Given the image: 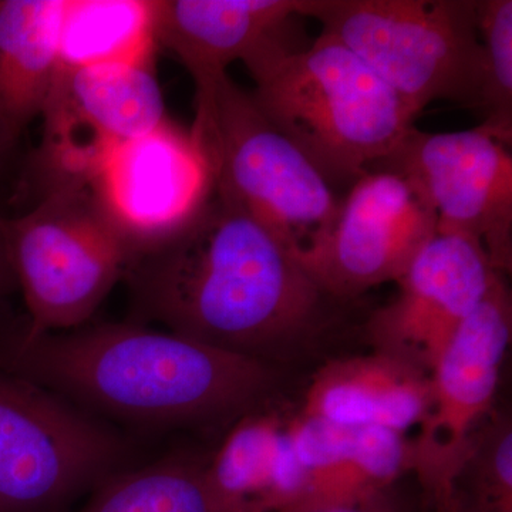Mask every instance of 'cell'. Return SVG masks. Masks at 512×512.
I'll use <instances>...</instances> for the list:
<instances>
[{"label":"cell","mask_w":512,"mask_h":512,"mask_svg":"<svg viewBox=\"0 0 512 512\" xmlns=\"http://www.w3.org/2000/svg\"><path fill=\"white\" fill-rule=\"evenodd\" d=\"M458 512H512V426L491 414L478 429L454 484Z\"/></svg>","instance_id":"obj_21"},{"label":"cell","mask_w":512,"mask_h":512,"mask_svg":"<svg viewBox=\"0 0 512 512\" xmlns=\"http://www.w3.org/2000/svg\"><path fill=\"white\" fill-rule=\"evenodd\" d=\"M123 279L138 318L274 366L315 342L339 303L272 232L214 188L170 238L134 255Z\"/></svg>","instance_id":"obj_1"},{"label":"cell","mask_w":512,"mask_h":512,"mask_svg":"<svg viewBox=\"0 0 512 512\" xmlns=\"http://www.w3.org/2000/svg\"><path fill=\"white\" fill-rule=\"evenodd\" d=\"M301 0H154L156 42L178 57L207 99L228 76L276 46H301L295 28Z\"/></svg>","instance_id":"obj_14"},{"label":"cell","mask_w":512,"mask_h":512,"mask_svg":"<svg viewBox=\"0 0 512 512\" xmlns=\"http://www.w3.org/2000/svg\"><path fill=\"white\" fill-rule=\"evenodd\" d=\"M0 234L29 312L23 342L82 328L133 259L92 185L46 191L28 214L0 218Z\"/></svg>","instance_id":"obj_6"},{"label":"cell","mask_w":512,"mask_h":512,"mask_svg":"<svg viewBox=\"0 0 512 512\" xmlns=\"http://www.w3.org/2000/svg\"><path fill=\"white\" fill-rule=\"evenodd\" d=\"M252 100L323 177L355 183L390 156L416 117L348 47L320 35L306 46H276L244 63Z\"/></svg>","instance_id":"obj_3"},{"label":"cell","mask_w":512,"mask_h":512,"mask_svg":"<svg viewBox=\"0 0 512 512\" xmlns=\"http://www.w3.org/2000/svg\"><path fill=\"white\" fill-rule=\"evenodd\" d=\"M264 406L239 417L205 464L217 512L292 511L308 491L311 473L292 417Z\"/></svg>","instance_id":"obj_15"},{"label":"cell","mask_w":512,"mask_h":512,"mask_svg":"<svg viewBox=\"0 0 512 512\" xmlns=\"http://www.w3.org/2000/svg\"><path fill=\"white\" fill-rule=\"evenodd\" d=\"M15 143L16 141L10 138L8 134L5 133V130L0 127V164H2L3 158L6 157V154L9 153L10 148H12Z\"/></svg>","instance_id":"obj_25"},{"label":"cell","mask_w":512,"mask_h":512,"mask_svg":"<svg viewBox=\"0 0 512 512\" xmlns=\"http://www.w3.org/2000/svg\"><path fill=\"white\" fill-rule=\"evenodd\" d=\"M123 453L113 433L49 389L0 373V512L49 507Z\"/></svg>","instance_id":"obj_8"},{"label":"cell","mask_w":512,"mask_h":512,"mask_svg":"<svg viewBox=\"0 0 512 512\" xmlns=\"http://www.w3.org/2000/svg\"><path fill=\"white\" fill-rule=\"evenodd\" d=\"M299 15L362 59L414 117L439 100L483 109L477 0H301Z\"/></svg>","instance_id":"obj_4"},{"label":"cell","mask_w":512,"mask_h":512,"mask_svg":"<svg viewBox=\"0 0 512 512\" xmlns=\"http://www.w3.org/2000/svg\"><path fill=\"white\" fill-rule=\"evenodd\" d=\"M498 275L476 239L437 232L396 282L393 301L370 313V345L430 375Z\"/></svg>","instance_id":"obj_12"},{"label":"cell","mask_w":512,"mask_h":512,"mask_svg":"<svg viewBox=\"0 0 512 512\" xmlns=\"http://www.w3.org/2000/svg\"><path fill=\"white\" fill-rule=\"evenodd\" d=\"M430 400L429 373L373 350L320 367L301 413L348 429L377 427L407 436L426 417Z\"/></svg>","instance_id":"obj_16"},{"label":"cell","mask_w":512,"mask_h":512,"mask_svg":"<svg viewBox=\"0 0 512 512\" xmlns=\"http://www.w3.org/2000/svg\"><path fill=\"white\" fill-rule=\"evenodd\" d=\"M437 234L430 202L406 175L373 168L350 185L328 237L301 262L339 302L397 282Z\"/></svg>","instance_id":"obj_11"},{"label":"cell","mask_w":512,"mask_h":512,"mask_svg":"<svg viewBox=\"0 0 512 512\" xmlns=\"http://www.w3.org/2000/svg\"><path fill=\"white\" fill-rule=\"evenodd\" d=\"M64 0H0V127L18 140L59 73Z\"/></svg>","instance_id":"obj_17"},{"label":"cell","mask_w":512,"mask_h":512,"mask_svg":"<svg viewBox=\"0 0 512 512\" xmlns=\"http://www.w3.org/2000/svg\"><path fill=\"white\" fill-rule=\"evenodd\" d=\"M42 117L36 163L47 190L92 185L117 147L168 120L151 64L140 62L59 70Z\"/></svg>","instance_id":"obj_9"},{"label":"cell","mask_w":512,"mask_h":512,"mask_svg":"<svg viewBox=\"0 0 512 512\" xmlns=\"http://www.w3.org/2000/svg\"><path fill=\"white\" fill-rule=\"evenodd\" d=\"M19 376L138 423L241 417L278 386L271 363L136 323H103L20 343Z\"/></svg>","instance_id":"obj_2"},{"label":"cell","mask_w":512,"mask_h":512,"mask_svg":"<svg viewBox=\"0 0 512 512\" xmlns=\"http://www.w3.org/2000/svg\"><path fill=\"white\" fill-rule=\"evenodd\" d=\"M484 47L483 126L505 144L512 141V2L477 0Z\"/></svg>","instance_id":"obj_22"},{"label":"cell","mask_w":512,"mask_h":512,"mask_svg":"<svg viewBox=\"0 0 512 512\" xmlns=\"http://www.w3.org/2000/svg\"><path fill=\"white\" fill-rule=\"evenodd\" d=\"M156 43L154 0H64L59 70L150 63Z\"/></svg>","instance_id":"obj_18"},{"label":"cell","mask_w":512,"mask_h":512,"mask_svg":"<svg viewBox=\"0 0 512 512\" xmlns=\"http://www.w3.org/2000/svg\"><path fill=\"white\" fill-rule=\"evenodd\" d=\"M511 338V293L504 276L498 275L431 370L429 412L410 440L412 471L434 508L446 507L453 500L454 484L474 437L494 413Z\"/></svg>","instance_id":"obj_7"},{"label":"cell","mask_w":512,"mask_h":512,"mask_svg":"<svg viewBox=\"0 0 512 512\" xmlns=\"http://www.w3.org/2000/svg\"><path fill=\"white\" fill-rule=\"evenodd\" d=\"M483 124L426 133L412 128L375 167L409 177L430 202L437 232L476 239L498 274L512 268V156Z\"/></svg>","instance_id":"obj_10"},{"label":"cell","mask_w":512,"mask_h":512,"mask_svg":"<svg viewBox=\"0 0 512 512\" xmlns=\"http://www.w3.org/2000/svg\"><path fill=\"white\" fill-rule=\"evenodd\" d=\"M434 512H458L457 508L453 504H448L443 508H434Z\"/></svg>","instance_id":"obj_26"},{"label":"cell","mask_w":512,"mask_h":512,"mask_svg":"<svg viewBox=\"0 0 512 512\" xmlns=\"http://www.w3.org/2000/svg\"><path fill=\"white\" fill-rule=\"evenodd\" d=\"M204 464L168 458L111 478L82 512H217Z\"/></svg>","instance_id":"obj_20"},{"label":"cell","mask_w":512,"mask_h":512,"mask_svg":"<svg viewBox=\"0 0 512 512\" xmlns=\"http://www.w3.org/2000/svg\"><path fill=\"white\" fill-rule=\"evenodd\" d=\"M92 187L134 256L191 220L210 197L214 174L197 136L167 120L117 147Z\"/></svg>","instance_id":"obj_13"},{"label":"cell","mask_w":512,"mask_h":512,"mask_svg":"<svg viewBox=\"0 0 512 512\" xmlns=\"http://www.w3.org/2000/svg\"><path fill=\"white\" fill-rule=\"evenodd\" d=\"M12 271H10V265L8 261V255H6L5 244H3L2 234H0V293L5 289L9 279H12Z\"/></svg>","instance_id":"obj_24"},{"label":"cell","mask_w":512,"mask_h":512,"mask_svg":"<svg viewBox=\"0 0 512 512\" xmlns=\"http://www.w3.org/2000/svg\"><path fill=\"white\" fill-rule=\"evenodd\" d=\"M288 512H394L387 504L386 495L366 503L348 505H329V507L308 508V510Z\"/></svg>","instance_id":"obj_23"},{"label":"cell","mask_w":512,"mask_h":512,"mask_svg":"<svg viewBox=\"0 0 512 512\" xmlns=\"http://www.w3.org/2000/svg\"><path fill=\"white\" fill-rule=\"evenodd\" d=\"M410 471L412 444L406 434L377 427L349 429L336 453L313 474L305 498L292 511L376 500Z\"/></svg>","instance_id":"obj_19"},{"label":"cell","mask_w":512,"mask_h":512,"mask_svg":"<svg viewBox=\"0 0 512 512\" xmlns=\"http://www.w3.org/2000/svg\"><path fill=\"white\" fill-rule=\"evenodd\" d=\"M210 160L214 190L275 235L301 264L328 237L340 201L308 156L229 76L195 100L191 128Z\"/></svg>","instance_id":"obj_5"}]
</instances>
